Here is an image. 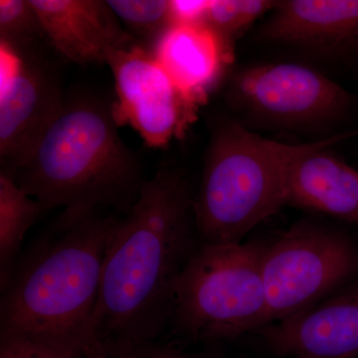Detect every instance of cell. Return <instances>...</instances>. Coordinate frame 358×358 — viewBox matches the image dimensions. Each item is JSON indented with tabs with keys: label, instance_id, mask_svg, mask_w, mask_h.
Wrapping results in <instances>:
<instances>
[{
	"label": "cell",
	"instance_id": "cell-16",
	"mask_svg": "<svg viewBox=\"0 0 358 358\" xmlns=\"http://www.w3.org/2000/svg\"><path fill=\"white\" fill-rule=\"evenodd\" d=\"M124 29L152 50L164 32L173 26L171 0H108Z\"/></svg>",
	"mask_w": 358,
	"mask_h": 358
},
{
	"label": "cell",
	"instance_id": "cell-14",
	"mask_svg": "<svg viewBox=\"0 0 358 358\" xmlns=\"http://www.w3.org/2000/svg\"><path fill=\"white\" fill-rule=\"evenodd\" d=\"M319 148L301 157L288 181V204L358 223V171Z\"/></svg>",
	"mask_w": 358,
	"mask_h": 358
},
{
	"label": "cell",
	"instance_id": "cell-2",
	"mask_svg": "<svg viewBox=\"0 0 358 358\" xmlns=\"http://www.w3.org/2000/svg\"><path fill=\"white\" fill-rule=\"evenodd\" d=\"M117 129L110 106L87 98L66 101L13 176L45 211L63 209L52 230L69 229L102 206L127 215L138 201L147 179Z\"/></svg>",
	"mask_w": 358,
	"mask_h": 358
},
{
	"label": "cell",
	"instance_id": "cell-13",
	"mask_svg": "<svg viewBox=\"0 0 358 358\" xmlns=\"http://www.w3.org/2000/svg\"><path fill=\"white\" fill-rule=\"evenodd\" d=\"M150 52L174 83L200 106L233 61V45L206 24L171 26Z\"/></svg>",
	"mask_w": 358,
	"mask_h": 358
},
{
	"label": "cell",
	"instance_id": "cell-12",
	"mask_svg": "<svg viewBox=\"0 0 358 358\" xmlns=\"http://www.w3.org/2000/svg\"><path fill=\"white\" fill-rule=\"evenodd\" d=\"M45 37L78 64H107L115 51L140 44L103 0H30Z\"/></svg>",
	"mask_w": 358,
	"mask_h": 358
},
{
	"label": "cell",
	"instance_id": "cell-22",
	"mask_svg": "<svg viewBox=\"0 0 358 358\" xmlns=\"http://www.w3.org/2000/svg\"><path fill=\"white\" fill-rule=\"evenodd\" d=\"M86 358H134L129 352L117 348H109L101 341H94L87 352Z\"/></svg>",
	"mask_w": 358,
	"mask_h": 358
},
{
	"label": "cell",
	"instance_id": "cell-7",
	"mask_svg": "<svg viewBox=\"0 0 358 358\" xmlns=\"http://www.w3.org/2000/svg\"><path fill=\"white\" fill-rule=\"evenodd\" d=\"M228 103L249 119L268 126L299 128L341 119L352 107L348 91L308 66L277 63L237 71Z\"/></svg>",
	"mask_w": 358,
	"mask_h": 358
},
{
	"label": "cell",
	"instance_id": "cell-19",
	"mask_svg": "<svg viewBox=\"0 0 358 358\" xmlns=\"http://www.w3.org/2000/svg\"><path fill=\"white\" fill-rule=\"evenodd\" d=\"M0 358H86V355L33 336L0 334Z\"/></svg>",
	"mask_w": 358,
	"mask_h": 358
},
{
	"label": "cell",
	"instance_id": "cell-18",
	"mask_svg": "<svg viewBox=\"0 0 358 358\" xmlns=\"http://www.w3.org/2000/svg\"><path fill=\"white\" fill-rule=\"evenodd\" d=\"M45 36L41 22L30 0L0 1V40L18 53Z\"/></svg>",
	"mask_w": 358,
	"mask_h": 358
},
{
	"label": "cell",
	"instance_id": "cell-10",
	"mask_svg": "<svg viewBox=\"0 0 358 358\" xmlns=\"http://www.w3.org/2000/svg\"><path fill=\"white\" fill-rule=\"evenodd\" d=\"M257 333L282 357L358 358V285Z\"/></svg>",
	"mask_w": 358,
	"mask_h": 358
},
{
	"label": "cell",
	"instance_id": "cell-15",
	"mask_svg": "<svg viewBox=\"0 0 358 358\" xmlns=\"http://www.w3.org/2000/svg\"><path fill=\"white\" fill-rule=\"evenodd\" d=\"M43 207L20 187L8 173H0V288L8 282L21 256L26 233L43 214Z\"/></svg>",
	"mask_w": 358,
	"mask_h": 358
},
{
	"label": "cell",
	"instance_id": "cell-17",
	"mask_svg": "<svg viewBox=\"0 0 358 358\" xmlns=\"http://www.w3.org/2000/svg\"><path fill=\"white\" fill-rule=\"evenodd\" d=\"M277 3L270 0H211L206 25L233 45L254 21L272 11Z\"/></svg>",
	"mask_w": 358,
	"mask_h": 358
},
{
	"label": "cell",
	"instance_id": "cell-1",
	"mask_svg": "<svg viewBox=\"0 0 358 358\" xmlns=\"http://www.w3.org/2000/svg\"><path fill=\"white\" fill-rule=\"evenodd\" d=\"M187 176L162 167L117 221L103 262L93 317L96 341L136 348L169 329L179 278L200 245Z\"/></svg>",
	"mask_w": 358,
	"mask_h": 358
},
{
	"label": "cell",
	"instance_id": "cell-3",
	"mask_svg": "<svg viewBox=\"0 0 358 358\" xmlns=\"http://www.w3.org/2000/svg\"><path fill=\"white\" fill-rule=\"evenodd\" d=\"M117 221L96 214L30 245L1 289L0 334L33 336L87 355L96 341L94 313Z\"/></svg>",
	"mask_w": 358,
	"mask_h": 358
},
{
	"label": "cell",
	"instance_id": "cell-20",
	"mask_svg": "<svg viewBox=\"0 0 358 358\" xmlns=\"http://www.w3.org/2000/svg\"><path fill=\"white\" fill-rule=\"evenodd\" d=\"M211 0H171L173 25L206 24Z\"/></svg>",
	"mask_w": 358,
	"mask_h": 358
},
{
	"label": "cell",
	"instance_id": "cell-5",
	"mask_svg": "<svg viewBox=\"0 0 358 358\" xmlns=\"http://www.w3.org/2000/svg\"><path fill=\"white\" fill-rule=\"evenodd\" d=\"M268 243L201 244L179 278L173 343L233 341L268 326L263 258Z\"/></svg>",
	"mask_w": 358,
	"mask_h": 358
},
{
	"label": "cell",
	"instance_id": "cell-9",
	"mask_svg": "<svg viewBox=\"0 0 358 358\" xmlns=\"http://www.w3.org/2000/svg\"><path fill=\"white\" fill-rule=\"evenodd\" d=\"M0 159L1 171L13 176L31 157L42 136L64 107L50 71L0 45Z\"/></svg>",
	"mask_w": 358,
	"mask_h": 358
},
{
	"label": "cell",
	"instance_id": "cell-8",
	"mask_svg": "<svg viewBox=\"0 0 358 358\" xmlns=\"http://www.w3.org/2000/svg\"><path fill=\"white\" fill-rule=\"evenodd\" d=\"M117 100L110 112L117 126L131 127L152 148L182 138L201 106L186 95L154 54L141 44L115 51L107 61Z\"/></svg>",
	"mask_w": 358,
	"mask_h": 358
},
{
	"label": "cell",
	"instance_id": "cell-11",
	"mask_svg": "<svg viewBox=\"0 0 358 358\" xmlns=\"http://www.w3.org/2000/svg\"><path fill=\"white\" fill-rule=\"evenodd\" d=\"M257 38L326 57L358 56V0L278 1Z\"/></svg>",
	"mask_w": 358,
	"mask_h": 358
},
{
	"label": "cell",
	"instance_id": "cell-21",
	"mask_svg": "<svg viewBox=\"0 0 358 358\" xmlns=\"http://www.w3.org/2000/svg\"><path fill=\"white\" fill-rule=\"evenodd\" d=\"M129 352L134 358H206L201 355H190L181 350L173 341L164 343L162 341H155L136 348H119Z\"/></svg>",
	"mask_w": 358,
	"mask_h": 358
},
{
	"label": "cell",
	"instance_id": "cell-4",
	"mask_svg": "<svg viewBox=\"0 0 358 358\" xmlns=\"http://www.w3.org/2000/svg\"><path fill=\"white\" fill-rule=\"evenodd\" d=\"M346 136L289 145L252 133L236 121L219 122L212 131L193 199L200 243H242L250 231L288 204V181L294 164Z\"/></svg>",
	"mask_w": 358,
	"mask_h": 358
},
{
	"label": "cell",
	"instance_id": "cell-6",
	"mask_svg": "<svg viewBox=\"0 0 358 358\" xmlns=\"http://www.w3.org/2000/svg\"><path fill=\"white\" fill-rule=\"evenodd\" d=\"M262 270L268 326L341 291L358 273V250L343 233L303 221L268 244Z\"/></svg>",
	"mask_w": 358,
	"mask_h": 358
}]
</instances>
